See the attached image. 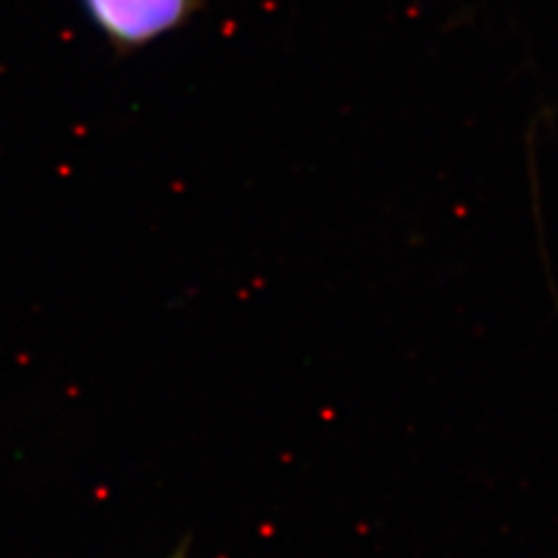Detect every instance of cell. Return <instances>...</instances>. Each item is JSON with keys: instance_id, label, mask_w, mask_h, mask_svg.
Returning a JSON list of instances; mask_svg holds the SVG:
<instances>
[{"instance_id": "cell-1", "label": "cell", "mask_w": 558, "mask_h": 558, "mask_svg": "<svg viewBox=\"0 0 558 558\" xmlns=\"http://www.w3.org/2000/svg\"><path fill=\"white\" fill-rule=\"evenodd\" d=\"M119 57L133 54L191 22L203 0H80Z\"/></svg>"}, {"instance_id": "cell-2", "label": "cell", "mask_w": 558, "mask_h": 558, "mask_svg": "<svg viewBox=\"0 0 558 558\" xmlns=\"http://www.w3.org/2000/svg\"><path fill=\"white\" fill-rule=\"evenodd\" d=\"M170 558H186V556L180 551V554H174V556H170Z\"/></svg>"}]
</instances>
